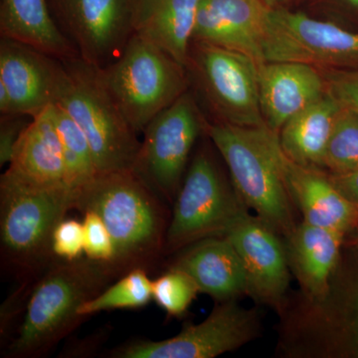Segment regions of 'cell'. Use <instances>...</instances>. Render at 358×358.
Here are the masks:
<instances>
[{
  "label": "cell",
  "mask_w": 358,
  "mask_h": 358,
  "mask_svg": "<svg viewBox=\"0 0 358 358\" xmlns=\"http://www.w3.org/2000/svg\"><path fill=\"white\" fill-rule=\"evenodd\" d=\"M263 58L319 69H357L358 31L277 7L268 16Z\"/></svg>",
  "instance_id": "cell-9"
},
{
  "label": "cell",
  "mask_w": 358,
  "mask_h": 358,
  "mask_svg": "<svg viewBox=\"0 0 358 358\" xmlns=\"http://www.w3.org/2000/svg\"><path fill=\"white\" fill-rule=\"evenodd\" d=\"M7 171L30 185L68 187L62 145L54 122L52 103L33 117L23 129L14 145Z\"/></svg>",
  "instance_id": "cell-19"
},
{
  "label": "cell",
  "mask_w": 358,
  "mask_h": 358,
  "mask_svg": "<svg viewBox=\"0 0 358 358\" xmlns=\"http://www.w3.org/2000/svg\"><path fill=\"white\" fill-rule=\"evenodd\" d=\"M60 68L61 60L1 38L0 83L10 96L13 114L33 117L53 103Z\"/></svg>",
  "instance_id": "cell-15"
},
{
  "label": "cell",
  "mask_w": 358,
  "mask_h": 358,
  "mask_svg": "<svg viewBox=\"0 0 358 358\" xmlns=\"http://www.w3.org/2000/svg\"><path fill=\"white\" fill-rule=\"evenodd\" d=\"M20 115H1L0 126V166L9 164L14 145L27 124L18 119Z\"/></svg>",
  "instance_id": "cell-31"
},
{
  "label": "cell",
  "mask_w": 358,
  "mask_h": 358,
  "mask_svg": "<svg viewBox=\"0 0 358 358\" xmlns=\"http://www.w3.org/2000/svg\"><path fill=\"white\" fill-rule=\"evenodd\" d=\"M75 209L67 186L30 185L6 171L0 179V237L6 262L20 272H34L49 262L54 230Z\"/></svg>",
  "instance_id": "cell-5"
},
{
  "label": "cell",
  "mask_w": 358,
  "mask_h": 358,
  "mask_svg": "<svg viewBox=\"0 0 358 358\" xmlns=\"http://www.w3.org/2000/svg\"><path fill=\"white\" fill-rule=\"evenodd\" d=\"M241 259L248 294L278 305L289 286V260L278 233L246 208L240 212L225 234Z\"/></svg>",
  "instance_id": "cell-13"
},
{
  "label": "cell",
  "mask_w": 358,
  "mask_h": 358,
  "mask_svg": "<svg viewBox=\"0 0 358 358\" xmlns=\"http://www.w3.org/2000/svg\"><path fill=\"white\" fill-rule=\"evenodd\" d=\"M200 0H134L133 32L187 67Z\"/></svg>",
  "instance_id": "cell-20"
},
{
  "label": "cell",
  "mask_w": 358,
  "mask_h": 358,
  "mask_svg": "<svg viewBox=\"0 0 358 358\" xmlns=\"http://www.w3.org/2000/svg\"><path fill=\"white\" fill-rule=\"evenodd\" d=\"M204 129L225 160L238 196L278 234L288 237L296 225L279 134L267 126L221 122L205 124Z\"/></svg>",
  "instance_id": "cell-3"
},
{
  "label": "cell",
  "mask_w": 358,
  "mask_h": 358,
  "mask_svg": "<svg viewBox=\"0 0 358 358\" xmlns=\"http://www.w3.org/2000/svg\"><path fill=\"white\" fill-rule=\"evenodd\" d=\"M0 33L58 60L80 56L52 18L47 0H1Z\"/></svg>",
  "instance_id": "cell-22"
},
{
  "label": "cell",
  "mask_w": 358,
  "mask_h": 358,
  "mask_svg": "<svg viewBox=\"0 0 358 358\" xmlns=\"http://www.w3.org/2000/svg\"><path fill=\"white\" fill-rule=\"evenodd\" d=\"M256 313L236 301H220L206 320L189 324L173 338L136 341L113 350L115 358H213L233 352L258 334Z\"/></svg>",
  "instance_id": "cell-11"
},
{
  "label": "cell",
  "mask_w": 358,
  "mask_h": 358,
  "mask_svg": "<svg viewBox=\"0 0 358 358\" xmlns=\"http://www.w3.org/2000/svg\"><path fill=\"white\" fill-rule=\"evenodd\" d=\"M285 180L303 221L345 235L358 227V205L346 199L329 173L294 164L284 154Z\"/></svg>",
  "instance_id": "cell-17"
},
{
  "label": "cell",
  "mask_w": 358,
  "mask_h": 358,
  "mask_svg": "<svg viewBox=\"0 0 358 358\" xmlns=\"http://www.w3.org/2000/svg\"><path fill=\"white\" fill-rule=\"evenodd\" d=\"M204 127L194 99L185 92L143 129L133 171L157 195L173 201L193 145Z\"/></svg>",
  "instance_id": "cell-10"
},
{
  "label": "cell",
  "mask_w": 358,
  "mask_h": 358,
  "mask_svg": "<svg viewBox=\"0 0 358 358\" xmlns=\"http://www.w3.org/2000/svg\"><path fill=\"white\" fill-rule=\"evenodd\" d=\"M346 199L358 205V167L343 173H327Z\"/></svg>",
  "instance_id": "cell-32"
},
{
  "label": "cell",
  "mask_w": 358,
  "mask_h": 358,
  "mask_svg": "<svg viewBox=\"0 0 358 358\" xmlns=\"http://www.w3.org/2000/svg\"><path fill=\"white\" fill-rule=\"evenodd\" d=\"M253 58L222 47L192 41L186 69L221 122L267 126L259 94V65Z\"/></svg>",
  "instance_id": "cell-8"
},
{
  "label": "cell",
  "mask_w": 358,
  "mask_h": 358,
  "mask_svg": "<svg viewBox=\"0 0 358 358\" xmlns=\"http://www.w3.org/2000/svg\"><path fill=\"white\" fill-rule=\"evenodd\" d=\"M86 136L99 174L133 171L141 141L103 82L81 56L61 60L55 101Z\"/></svg>",
  "instance_id": "cell-4"
},
{
  "label": "cell",
  "mask_w": 358,
  "mask_h": 358,
  "mask_svg": "<svg viewBox=\"0 0 358 358\" xmlns=\"http://www.w3.org/2000/svg\"><path fill=\"white\" fill-rule=\"evenodd\" d=\"M271 10L263 0H200L193 41L240 52L263 63Z\"/></svg>",
  "instance_id": "cell-14"
},
{
  "label": "cell",
  "mask_w": 358,
  "mask_h": 358,
  "mask_svg": "<svg viewBox=\"0 0 358 358\" xmlns=\"http://www.w3.org/2000/svg\"><path fill=\"white\" fill-rule=\"evenodd\" d=\"M320 71L326 81L327 91L343 107L358 112V68Z\"/></svg>",
  "instance_id": "cell-30"
},
{
  "label": "cell",
  "mask_w": 358,
  "mask_h": 358,
  "mask_svg": "<svg viewBox=\"0 0 358 358\" xmlns=\"http://www.w3.org/2000/svg\"><path fill=\"white\" fill-rule=\"evenodd\" d=\"M75 209L102 218L115 244L113 264L122 274L164 251L169 228L164 205L131 169L98 174L75 192Z\"/></svg>",
  "instance_id": "cell-1"
},
{
  "label": "cell",
  "mask_w": 358,
  "mask_h": 358,
  "mask_svg": "<svg viewBox=\"0 0 358 358\" xmlns=\"http://www.w3.org/2000/svg\"><path fill=\"white\" fill-rule=\"evenodd\" d=\"M357 167L358 112L341 106L327 145L324 169L329 173H343Z\"/></svg>",
  "instance_id": "cell-26"
},
{
  "label": "cell",
  "mask_w": 358,
  "mask_h": 358,
  "mask_svg": "<svg viewBox=\"0 0 358 358\" xmlns=\"http://www.w3.org/2000/svg\"><path fill=\"white\" fill-rule=\"evenodd\" d=\"M121 274L114 264L91 259L52 265L30 293L9 357H38L49 352L85 319L80 308Z\"/></svg>",
  "instance_id": "cell-2"
},
{
  "label": "cell",
  "mask_w": 358,
  "mask_h": 358,
  "mask_svg": "<svg viewBox=\"0 0 358 358\" xmlns=\"http://www.w3.org/2000/svg\"><path fill=\"white\" fill-rule=\"evenodd\" d=\"M152 300V280L145 268H134L95 298L86 301L80 308L79 315L86 317L103 310L140 308Z\"/></svg>",
  "instance_id": "cell-25"
},
{
  "label": "cell",
  "mask_w": 358,
  "mask_h": 358,
  "mask_svg": "<svg viewBox=\"0 0 358 358\" xmlns=\"http://www.w3.org/2000/svg\"><path fill=\"white\" fill-rule=\"evenodd\" d=\"M327 92L319 68L296 62H263L259 65L261 110L268 129L279 134L294 115Z\"/></svg>",
  "instance_id": "cell-16"
},
{
  "label": "cell",
  "mask_w": 358,
  "mask_h": 358,
  "mask_svg": "<svg viewBox=\"0 0 358 358\" xmlns=\"http://www.w3.org/2000/svg\"><path fill=\"white\" fill-rule=\"evenodd\" d=\"M199 293L196 282L180 268L171 267L152 281V300L171 317L185 315Z\"/></svg>",
  "instance_id": "cell-27"
},
{
  "label": "cell",
  "mask_w": 358,
  "mask_h": 358,
  "mask_svg": "<svg viewBox=\"0 0 358 358\" xmlns=\"http://www.w3.org/2000/svg\"><path fill=\"white\" fill-rule=\"evenodd\" d=\"M85 250L83 223L75 219H63L52 236V252L65 261L81 258Z\"/></svg>",
  "instance_id": "cell-29"
},
{
  "label": "cell",
  "mask_w": 358,
  "mask_h": 358,
  "mask_svg": "<svg viewBox=\"0 0 358 358\" xmlns=\"http://www.w3.org/2000/svg\"><path fill=\"white\" fill-rule=\"evenodd\" d=\"M263 1L271 8H277V7L281 6L287 0H263Z\"/></svg>",
  "instance_id": "cell-34"
},
{
  "label": "cell",
  "mask_w": 358,
  "mask_h": 358,
  "mask_svg": "<svg viewBox=\"0 0 358 358\" xmlns=\"http://www.w3.org/2000/svg\"><path fill=\"white\" fill-rule=\"evenodd\" d=\"M341 105L329 92L289 120L279 131L284 154L294 164L324 169L327 145Z\"/></svg>",
  "instance_id": "cell-23"
},
{
  "label": "cell",
  "mask_w": 358,
  "mask_h": 358,
  "mask_svg": "<svg viewBox=\"0 0 358 358\" xmlns=\"http://www.w3.org/2000/svg\"><path fill=\"white\" fill-rule=\"evenodd\" d=\"M246 207L210 155L199 152L174 199L164 251L173 253L206 238L225 236Z\"/></svg>",
  "instance_id": "cell-7"
},
{
  "label": "cell",
  "mask_w": 358,
  "mask_h": 358,
  "mask_svg": "<svg viewBox=\"0 0 358 358\" xmlns=\"http://www.w3.org/2000/svg\"><path fill=\"white\" fill-rule=\"evenodd\" d=\"M345 235L303 221L289 235V267L306 293L322 301L329 289V281L338 264Z\"/></svg>",
  "instance_id": "cell-21"
},
{
  "label": "cell",
  "mask_w": 358,
  "mask_h": 358,
  "mask_svg": "<svg viewBox=\"0 0 358 358\" xmlns=\"http://www.w3.org/2000/svg\"><path fill=\"white\" fill-rule=\"evenodd\" d=\"M52 110L62 145L67 185L77 192L99 174L93 152L86 136L77 122L57 103H52Z\"/></svg>",
  "instance_id": "cell-24"
},
{
  "label": "cell",
  "mask_w": 358,
  "mask_h": 358,
  "mask_svg": "<svg viewBox=\"0 0 358 358\" xmlns=\"http://www.w3.org/2000/svg\"><path fill=\"white\" fill-rule=\"evenodd\" d=\"M186 73L166 51L136 34L121 55L102 68L106 86L136 134L187 92Z\"/></svg>",
  "instance_id": "cell-6"
},
{
  "label": "cell",
  "mask_w": 358,
  "mask_h": 358,
  "mask_svg": "<svg viewBox=\"0 0 358 358\" xmlns=\"http://www.w3.org/2000/svg\"><path fill=\"white\" fill-rule=\"evenodd\" d=\"M85 250L87 258L99 262L112 263L115 244L102 218L94 211L83 213Z\"/></svg>",
  "instance_id": "cell-28"
},
{
  "label": "cell",
  "mask_w": 358,
  "mask_h": 358,
  "mask_svg": "<svg viewBox=\"0 0 358 358\" xmlns=\"http://www.w3.org/2000/svg\"><path fill=\"white\" fill-rule=\"evenodd\" d=\"M355 247H357V248L358 249V236L357 237V239H355Z\"/></svg>",
  "instance_id": "cell-35"
},
{
  "label": "cell",
  "mask_w": 358,
  "mask_h": 358,
  "mask_svg": "<svg viewBox=\"0 0 358 358\" xmlns=\"http://www.w3.org/2000/svg\"><path fill=\"white\" fill-rule=\"evenodd\" d=\"M336 1L345 11L358 17V0H336Z\"/></svg>",
  "instance_id": "cell-33"
},
{
  "label": "cell",
  "mask_w": 358,
  "mask_h": 358,
  "mask_svg": "<svg viewBox=\"0 0 358 358\" xmlns=\"http://www.w3.org/2000/svg\"><path fill=\"white\" fill-rule=\"evenodd\" d=\"M171 267L187 273L204 293L219 301L248 294L241 259L227 237H210L181 250Z\"/></svg>",
  "instance_id": "cell-18"
},
{
  "label": "cell",
  "mask_w": 358,
  "mask_h": 358,
  "mask_svg": "<svg viewBox=\"0 0 358 358\" xmlns=\"http://www.w3.org/2000/svg\"><path fill=\"white\" fill-rule=\"evenodd\" d=\"M63 20L87 62L107 67L133 32L134 0H59Z\"/></svg>",
  "instance_id": "cell-12"
}]
</instances>
